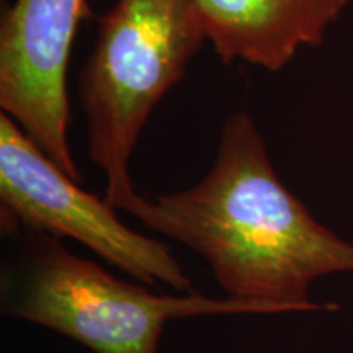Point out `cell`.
I'll return each instance as SVG.
<instances>
[{
    "mask_svg": "<svg viewBox=\"0 0 353 353\" xmlns=\"http://www.w3.org/2000/svg\"><path fill=\"white\" fill-rule=\"evenodd\" d=\"M131 214L200 255L228 298L268 314L335 312L339 304L314 301L311 286L353 272V244L321 224L281 182L245 112L226 118L213 165L200 182L143 196Z\"/></svg>",
    "mask_w": 353,
    "mask_h": 353,
    "instance_id": "6da1fadb",
    "label": "cell"
},
{
    "mask_svg": "<svg viewBox=\"0 0 353 353\" xmlns=\"http://www.w3.org/2000/svg\"><path fill=\"white\" fill-rule=\"evenodd\" d=\"M208 41L196 0H117L100 19L79 77L88 159L105 174L114 210L141 201L130 161L159 101L187 74Z\"/></svg>",
    "mask_w": 353,
    "mask_h": 353,
    "instance_id": "7a4b0ae2",
    "label": "cell"
},
{
    "mask_svg": "<svg viewBox=\"0 0 353 353\" xmlns=\"http://www.w3.org/2000/svg\"><path fill=\"white\" fill-rule=\"evenodd\" d=\"M17 252L2 273V312L54 330L94 353H157L170 321L268 314L257 304L196 291L167 294L114 276L65 249L63 239L10 231Z\"/></svg>",
    "mask_w": 353,
    "mask_h": 353,
    "instance_id": "3957f363",
    "label": "cell"
},
{
    "mask_svg": "<svg viewBox=\"0 0 353 353\" xmlns=\"http://www.w3.org/2000/svg\"><path fill=\"white\" fill-rule=\"evenodd\" d=\"M0 226L2 232L72 239L139 283L192 291L169 245L126 226L105 198L65 175L6 113H0Z\"/></svg>",
    "mask_w": 353,
    "mask_h": 353,
    "instance_id": "277c9868",
    "label": "cell"
},
{
    "mask_svg": "<svg viewBox=\"0 0 353 353\" xmlns=\"http://www.w3.org/2000/svg\"><path fill=\"white\" fill-rule=\"evenodd\" d=\"M87 0H15L0 21V108L81 183L69 143L68 68Z\"/></svg>",
    "mask_w": 353,
    "mask_h": 353,
    "instance_id": "5b68a950",
    "label": "cell"
},
{
    "mask_svg": "<svg viewBox=\"0 0 353 353\" xmlns=\"http://www.w3.org/2000/svg\"><path fill=\"white\" fill-rule=\"evenodd\" d=\"M352 0H196L208 41L224 64L270 72L324 43Z\"/></svg>",
    "mask_w": 353,
    "mask_h": 353,
    "instance_id": "8992f818",
    "label": "cell"
}]
</instances>
